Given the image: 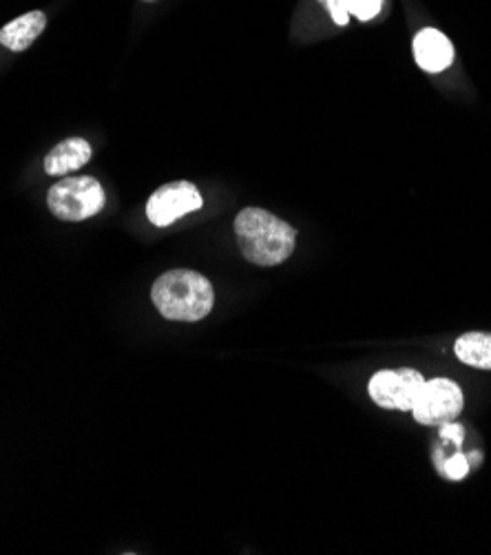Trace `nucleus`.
<instances>
[{"instance_id": "7", "label": "nucleus", "mask_w": 491, "mask_h": 555, "mask_svg": "<svg viewBox=\"0 0 491 555\" xmlns=\"http://www.w3.org/2000/svg\"><path fill=\"white\" fill-rule=\"evenodd\" d=\"M416 65L427 74H441L454 63V47L439 29H423L414 38Z\"/></svg>"}, {"instance_id": "15", "label": "nucleus", "mask_w": 491, "mask_h": 555, "mask_svg": "<svg viewBox=\"0 0 491 555\" xmlns=\"http://www.w3.org/2000/svg\"><path fill=\"white\" fill-rule=\"evenodd\" d=\"M146 3H155V0H146Z\"/></svg>"}, {"instance_id": "13", "label": "nucleus", "mask_w": 491, "mask_h": 555, "mask_svg": "<svg viewBox=\"0 0 491 555\" xmlns=\"http://www.w3.org/2000/svg\"><path fill=\"white\" fill-rule=\"evenodd\" d=\"M323 3H325L327 12H331V16H333V21H335L337 25H341V27L348 25L350 14H348V10H346L344 0H323Z\"/></svg>"}, {"instance_id": "2", "label": "nucleus", "mask_w": 491, "mask_h": 555, "mask_svg": "<svg viewBox=\"0 0 491 555\" xmlns=\"http://www.w3.org/2000/svg\"><path fill=\"white\" fill-rule=\"evenodd\" d=\"M151 299L164 319L195 323L210 314L215 291L195 270H171L153 284Z\"/></svg>"}, {"instance_id": "3", "label": "nucleus", "mask_w": 491, "mask_h": 555, "mask_svg": "<svg viewBox=\"0 0 491 555\" xmlns=\"http://www.w3.org/2000/svg\"><path fill=\"white\" fill-rule=\"evenodd\" d=\"M104 191L93 178H67L47 193L51 212L63 221H85L104 208Z\"/></svg>"}, {"instance_id": "5", "label": "nucleus", "mask_w": 491, "mask_h": 555, "mask_svg": "<svg viewBox=\"0 0 491 555\" xmlns=\"http://www.w3.org/2000/svg\"><path fill=\"white\" fill-rule=\"evenodd\" d=\"M425 378L421 372L403 367V370H380L370 378L367 392L370 399L384 410L412 412L416 397L421 392Z\"/></svg>"}, {"instance_id": "14", "label": "nucleus", "mask_w": 491, "mask_h": 555, "mask_svg": "<svg viewBox=\"0 0 491 555\" xmlns=\"http://www.w3.org/2000/svg\"><path fill=\"white\" fill-rule=\"evenodd\" d=\"M441 438H443V440H452L454 446L458 448L461 442H463V438H465V429H463L461 425L445 423V425H441Z\"/></svg>"}, {"instance_id": "11", "label": "nucleus", "mask_w": 491, "mask_h": 555, "mask_svg": "<svg viewBox=\"0 0 491 555\" xmlns=\"http://www.w3.org/2000/svg\"><path fill=\"white\" fill-rule=\"evenodd\" d=\"M346 10L350 16H357L359 21H372L384 10V0H344Z\"/></svg>"}, {"instance_id": "4", "label": "nucleus", "mask_w": 491, "mask_h": 555, "mask_svg": "<svg viewBox=\"0 0 491 555\" xmlns=\"http://www.w3.org/2000/svg\"><path fill=\"white\" fill-rule=\"evenodd\" d=\"M463 390L454 380L431 378L423 383L412 414L421 425L441 427L463 412Z\"/></svg>"}, {"instance_id": "12", "label": "nucleus", "mask_w": 491, "mask_h": 555, "mask_svg": "<svg viewBox=\"0 0 491 555\" xmlns=\"http://www.w3.org/2000/svg\"><path fill=\"white\" fill-rule=\"evenodd\" d=\"M469 467L471 465H469L467 456H463V454H456L443 463V472L450 480H463L469 474Z\"/></svg>"}, {"instance_id": "8", "label": "nucleus", "mask_w": 491, "mask_h": 555, "mask_svg": "<svg viewBox=\"0 0 491 555\" xmlns=\"http://www.w3.org/2000/svg\"><path fill=\"white\" fill-rule=\"evenodd\" d=\"M91 159V146L82 138H69L61 144L53 146L44 157V171L47 176L63 178L69 176Z\"/></svg>"}, {"instance_id": "10", "label": "nucleus", "mask_w": 491, "mask_h": 555, "mask_svg": "<svg viewBox=\"0 0 491 555\" xmlns=\"http://www.w3.org/2000/svg\"><path fill=\"white\" fill-rule=\"evenodd\" d=\"M454 352L465 365L491 372V335L487 332H467V335L458 337Z\"/></svg>"}, {"instance_id": "1", "label": "nucleus", "mask_w": 491, "mask_h": 555, "mask_svg": "<svg viewBox=\"0 0 491 555\" xmlns=\"http://www.w3.org/2000/svg\"><path fill=\"white\" fill-rule=\"evenodd\" d=\"M235 235L242 255L263 268L284 263L297 244V231L263 208H244L235 217Z\"/></svg>"}, {"instance_id": "6", "label": "nucleus", "mask_w": 491, "mask_h": 555, "mask_svg": "<svg viewBox=\"0 0 491 555\" xmlns=\"http://www.w3.org/2000/svg\"><path fill=\"white\" fill-rule=\"evenodd\" d=\"M202 208V195L191 182H173L157 189L146 204V215L155 227H171L173 221Z\"/></svg>"}, {"instance_id": "9", "label": "nucleus", "mask_w": 491, "mask_h": 555, "mask_svg": "<svg viewBox=\"0 0 491 555\" xmlns=\"http://www.w3.org/2000/svg\"><path fill=\"white\" fill-rule=\"evenodd\" d=\"M47 18L42 12H29L25 16L14 18L0 29V44H5L12 51H25L29 49L36 38L44 31Z\"/></svg>"}]
</instances>
